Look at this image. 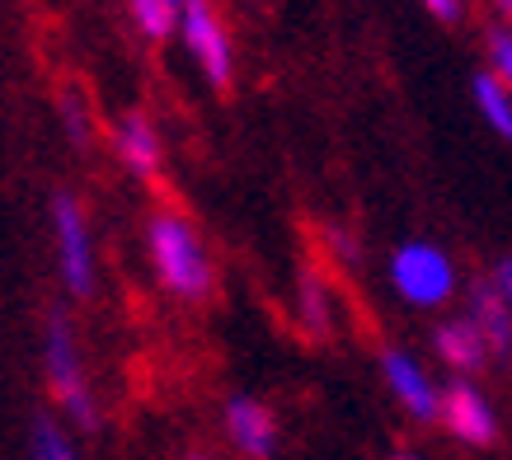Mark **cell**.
Instances as JSON below:
<instances>
[{"mask_svg": "<svg viewBox=\"0 0 512 460\" xmlns=\"http://www.w3.org/2000/svg\"><path fill=\"white\" fill-rule=\"evenodd\" d=\"M52 240H57V268L71 296H90L99 287V259H94L90 212L71 193L52 198Z\"/></svg>", "mask_w": 512, "mask_h": 460, "instance_id": "cell-4", "label": "cell"}, {"mask_svg": "<svg viewBox=\"0 0 512 460\" xmlns=\"http://www.w3.org/2000/svg\"><path fill=\"white\" fill-rule=\"evenodd\" d=\"M423 5H428L437 19H456V15H461V0H423Z\"/></svg>", "mask_w": 512, "mask_h": 460, "instance_id": "cell-18", "label": "cell"}, {"mask_svg": "<svg viewBox=\"0 0 512 460\" xmlns=\"http://www.w3.org/2000/svg\"><path fill=\"white\" fill-rule=\"evenodd\" d=\"M489 76H498L503 85L512 80V33L489 29Z\"/></svg>", "mask_w": 512, "mask_h": 460, "instance_id": "cell-16", "label": "cell"}, {"mask_svg": "<svg viewBox=\"0 0 512 460\" xmlns=\"http://www.w3.org/2000/svg\"><path fill=\"white\" fill-rule=\"evenodd\" d=\"M226 432H231V442L240 456H249V460L278 456V418H273V409H268L264 399L235 395L231 404H226Z\"/></svg>", "mask_w": 512, "mask_h": 460, "instance_id": "cell-9", "label": "cell"}, {"mask_svg": "<svg viewBox=\"0 0 512 460\" xmlns=\"http://www.w3.org/2000/svg\"><path fill=\"white\" fill-rule=\"evenodd\" d=\"M127 15L146 38H170L179 19V0H127Z\"/></svg>", "mask_w": 512, "mask_h": 460, "instance_id": "cell-14", "label": "cell"}, {"mask_svg": "<svg viewBox=\"0 0 512 460\" xmlns=\"http://www.w3.org/2000/svg\"><path fill=\"white\" fill-rule=\"evenodd\" d=\"M29 460H80L71 437H66L57 423H38L33 428V456Z\"/></svg>", "mask_w": 512, "mask_h": 460, "instance_id": "cell-15", "label": "cell"}, {"mask_svg": "<svg viewBox=\"0 0 512 460\" xmlns=\"http://www.w3.org/2000/svg\"><path fill=\"white\" fill-rule=\"evenodd\" d=\"M433 348H437V357L456 371V376H475V371L494 357V353H489V343H484V334L466 320V315H451V320L437 324V329H433Z\"/></svg>", "mask_w": 512, "mask_h": 460, "instance_id": "cell-11", "label": "cell"}, {"mask_svg": "<svg viewBox=\"0 0 512 460\" xmlns=\"http://www.w3.org/2000/svg\"><path fill=\"white\" fill-rule=\"evenodd\" d=\"M512 263H494V273L480 277L475 287H470V310L466 320L475 324L489 343V353H508L512 343Z\"/></svg>", "mask_w": 512, "mask_h": 460, "instance_id": "cell-7", "label": "cell"}, {"mask_svg": "<svg viewBox=\"0 0 512 460\" xmlns=\"http://www.w3.org/2000/svg\"><path fill=\"white\" fill-rule=\"evenodd\" d=\"M381 376H386L390 395L400 399L404 414L423 418V423H437V395H442V385L433 381V371L423 367L414 353H404V348H386L381 353Z\"/></svg>", "mask_w": 512, "mask_h": 460, "instance_id": "cell-8", "label": "cell"}, {"mask_svg": "<svg viewBox=\"0 0 512 460\" xmlns=\"http://www.w3.org/2000/svg\"><path fill=\"white\" fill-rule=\"evenodd\" d=\"M296 310H301V324H306V334H329V324H334V296H329V282L315 268L301 273L296 282Z\"/></svg>", "mask_w": 512, "mask_h": 460, "instance_id": "cell-12", "label": "cell"}, {"mask_svg": "<svg viewBox=\"0 0 512 460\" xmlns=\"http://www.w3.org/2000/svg\"><path fill=\"white\" fill-rule=\"evenodd\" d=\"M193 460H207V456H193Z\"/></svg>", "mask_w": 512, "mask_h": 460, "instance_id": "cell-20", "label": "cell"}, {"mask_svg": "<svg viewBox=\"0 0 512 460\" xmlns=\"http://www.w3.org/2000/svg\"><path fill=\"white\" fill-rule=\"evenodd\" d=\"M475 108H480V118L489 127H494L498 137H512V90L503 85L498 76H489V71H480L475 76Z\"/></svg>", "mask_w": 512, "mask_h": 460, "instance_id": "cell-13", "label": "cell"}, {"mask_svg": "<svg viewBox=\"0 0 512 460\" xmlns=\"http://www.w3.org/2000/svg\"><path fill=\"white\" fill-rule=\"evenodd\" d=\"M62 118H66V132L76 141H85V118H90V113H85V99H80V94H66L62 99Z\"/></svg>", "mask_w": 512, "mask_h": 460, "instance_id": "cell-17", "label": "cell"}, {"mask_svg": "<svg viewBox=\"0 0 512 460\" xmlns=\"http://www.w3.org/2000/svg\"><path fill=\"white\" fill-rule=\"evenodd\" d=\"M437 423L466 446H494L498 442V409L475 381H451L437 395Z\"/></svg>", "mask_w": 512, "mask_h": 460, "instance_id": "cell-6", "label": "cell"}, {"mask_svg": "<svg viewBox=\"0 0 512 460\" xmlns=\"http://www.w3.org/2000/svg\"><path fill=\"white\" fill-rule=\"evenodd\" d=\"M146 254L156 282L179 301H202L212 292V254L202 245L193 221L179 212H156L146 221Z\"/></svg>", "mask_w": 512, "mask_h": 460, "instance_id": "cell-1", "label": "cell"}, {"mask_svg": "<svg viewBox=\"0 0 512 460\" xmlns=\"http://www.w3.org/2000/svg\"><path fill=\"white\" fill-rule=\"evenodd\" d=\"M113 155H118V165H123L127 174H137V179H156L160 169H165V146H160L156 123H151L146 113H137V108L113 123Z\"/></svg>", "mask_w": 512, "mask_h": 460, "instance_id": "cell-10", "label": "cell"}, {"mask_svg": "<svg viewBox=\"0 0 512 460\" xmlns=\"http://www.w3.org/2000/svg\"><path fill=\"white\" fill-rule=\"evenodd\" d=\"M174 33L184 38L188 57H193V66H198L202 76L212 80V85H231L235 47H231V33H226V24H221L212 0H179Z\"/></svg>", "mask_w": 512, "mask_h": 460, "instance_id": "cell-5", "label": "cell"}, {"mask_svg": "<svg viewBox=\"0 0 512 460\" xmlns=\"http://www.w3.org/2000/svg\"><path fill=\"white\" fill-rule=\"evenodd\" d=\"M395 460H423V456H419V451H400V456H395Z\"/></svg>", "mask_w": 512, "mask_h": 460, "instance_id": "cell-19", "label": "cell"}, {"mask_svg": "<svg viewBox=\"0 0 512 460\" xmlns=\"http://www.w3.org/2000/svg\"><path fill=\"white\" fill-rule=\"evenodd\" d=\"M390 287H395V296L404 306L437 310L456 296V263L433 240H404L390 254Z\"/></svg>", "mask_w": 512, "mask_h": 460, "instance_id": "cell-2", "label": "cell"}, {"mask_svg": "<svg viewBox=\"0 0 512 460\" xmlns=\"http://www.w3.org/2000/svg\"><path fill=\"white\" fill-rule=\"evenodd\" d=\"M43 371H47V385H52V399L66 409V418H76L80 428H94L99 423V404H94V390L85 381V362H80V348H76V329L52 315L47 320V334H43Z\"/></svg>", "mask_w": 512, "mask_h": 460, "instance_id": "cell-3", "label": "cell"}]
</instances>
